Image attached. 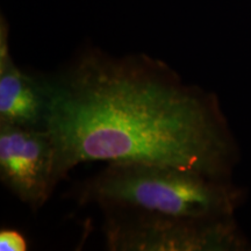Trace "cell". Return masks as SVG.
Here are the masks:
<instances>
[{
  "label": "cell",
  "mask_w": 251,
  "mask_h": 251,
  "mask_svg": "<svg viewBox=\"0 0 251 251\" xmlns=\"http://www.w3.org/2000/svg\"><path fill=\"white\" fill-rule=\"evenodd\" d=\"M47 129L68 177L81 163L139 162L220 178L233 144L212 96L148 55L87 49L49 78Z\"/></svg>",
  "instance_id": "6da1fadb"
},
{
  "label": "cell",
  "mask_w": 251,
  "mask_h": 251,
  "mask_svg": "<svg viewBox=\"0 0 251 251\" xmlns=\"http://www.w3.org/2000/svg\"><path fill=\"white\" fill-rule=\"evenodd\" d=\"M27 241L20 231L15 229H1L0 231V250L26 251Z\"/></svg>",
  "instance_id": "8992f818"
},
{
  "label": "cell",
  "mask_w": 251,
  "mask_h": 251,
  "mask_svg": "<svg viewBox=\"0 0 251 251\" xmlns=\"http://www.w3.org/2000/svg\"><path fill=\"white\" fill-rule=\"evenodd\" d=\"M79 205L105 211H133L188 216H227L235 197L218 178L165 164L107 163L75 188Z\"/></svg>",
  "instance_id": "7a4b0ae2"
},
{
  "label": "cell",
  "mask_w": 251,
  "mask_h": 251,
  "mask_svg": "<svg viewBox=\"0 0 251 251\" xmlns=\"http://www.w3.org/2000/svg\"><path fill=\"white\" fill-rule=\"evenodd\" d=\"M0 179L33 212L49 201L63 178L47 128L0 124Z\"/></svg>",
  "instance_id": "277c9868"
},
{
  "label": "cell",
  "mask_w": 251,
  "mask_h": 251,
  "mask_svg": "<svg viewBox=\"0 0 251 251\" xmlns=\"http://www.w3.org/2000/svg\"><path fill=\"white\" fill-rule=\"evenodd\" d=\"M103 234L111 251H221L243 248L227 216H188L112 209Z\"/></svg>",
  "instance_id": "3957f363"
},
{
  "label": "cell",
  "mask_w": 251,
  "mask_h": 251,
  "mask_svg": "<svg viewBox=\"0 0 251 251\" xmlns=\"http://www.w3.org/2000/svg\"><path fill=\"white\" fill-rule=\"evenodd\" d=\"M50 108L49 78L19 68L8 47V26L0 24V124L47 128Z\"/></svg>",
  "instance_id": "5b68a950"
}]
</instances>
